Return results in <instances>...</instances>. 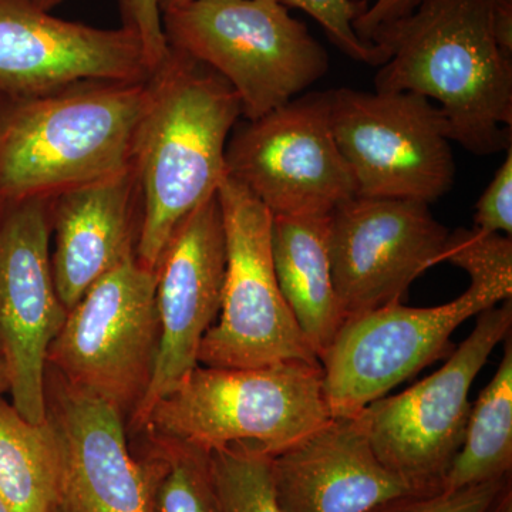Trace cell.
<instances>
[{
	"instance_id": "obj_20",
	"label": "cell",
	"mask_w": 512,
	"mask_h": 512,
	"mask_svg": "<svg viewBox=\"0 0 512 512\" xmlns=\"http://www.w3.org/2000/svg\"><path fill=\"white\" fill-rule=\"evenodd\" d=\"M52 423L26 420L0 397V498L12 512H52L59 478Z\"/></svg>"
},
{
	"instance_id": "obj_33",
	"label": "cell",
	"mask_w": 512,
	"mask_h": 512,
	"mask_svg": "<svg viewBox=\"0 0 512 512\" xmlns=\"http://www.w3.org/2000/svg\"><path fill=\"white\" fill-rule=\"evenodd\" d=\"M33 2H35L36 5H39L40 8L52 10L53 8H56L57 5H62L66 0H33Z\"/></svg>"
},
{
	"instance_id": "obj_14",
	"label": "cell",
	"mask_w": 512,
	"mask_h": 512,
	"mask_svg": "<svg viewBox=\"0 0 512 512\" xmlns=\"http://www.w3.org/2000/svg\"><path fill=\"white\" fill-rule=\"evenodd\" d=\"M225 264L224 221L215 194L178 225L154 269L160 348L127 433L140 434L157 402L198 365L202 339L220 315Z\"/></svg>"
},
{
	"instance_id": "obj_1",
	"label": "cell",
	"mask_w": 512,
	"mask_h": 512,
	"mask_svg": "<svg viewBox=\"0 0 512 512\" xmlns=\"http://www.w3.org/2000/svg\"><path fill=\"white\" fill-rule=\"evenodd\" d=\"M495 0H417L372 43L386 56L376 92L437 101L448 140L477 156L512 147V56L494 32Z\"/></svg>"
},
{
	"instance_id": "obj_10",
	"label": "cell",
	"mask_w": 512,
	"mask_h": 512,
	"mask_svg": "<svg viewBox=\"0 0 512 512\" xmlns=\"http://www.w3.org/2000/svg\"><path fill=\"white\" fill-rule=\"evenodd\" d=\"M227 174L272 215L326 217L356 197L330 127L326 93L291 100L249 120L228 141Z\"/></svg>"
},
{
	"instance_id": "obj_25",
	"label": "cell",
	"mask_w": 512,
	"mask_h": 512,
	"mask_svg": "<svg viewBox=\"0 0 512 512\" xmlns=\"http://www.w3.org/2000/svg\"><path fill=\"white\" fill-rule=\"evenodd\" d=\"M285 6L302 9L326 30L332 42L357 62L382 66L386 56L376 45L357 35L355 20L362 6L352 0H279Z\"/></svg>"
},
{
	"instance_id": "obj_3",
	"label": "cell",
	"mask_w": 512,
	"mask_h": 512,
	"mask_svg": "<svg viewBox=\"0 0 512 512\" xmlns=\"http://www.w3.org/2000/svg\"><path fill=\"white\" fill-rule=\"evenodd\" d=\"M147 82L93 80L0 96V207L56 197L131 168Z\"/></svg>"
},
{
	"instance_id": "obj_15",
	"label": "cell",
	"mask_w": 512,
	"mask_h": 512,
	"mask_svg": "<svg viewBox=\"0 0 512 512\" xmlns=\"http://www.w3.org/2000/svg\"><path fill=\"white\" fill-rule=\"evenodd\" d=\"M151 74L130 30L56 18L33 0H0V96H33L93 80L147 82Z\"/></svg>"
},
{
	"instance_id": "obj_28",
	"label": "cell",
	"mask_w": 512,
	"mask_h": 512,
	"mask_svg": "<svg viewBox=\"0 0 512 512\" xmlns=\"http://www.w3.org/2000/svg\"><path fill=\"white\" fill-rule=\"evenodd\" d=\"M474 227L487 232L512 234V147L497 174L476 205Z\"/></svg>"
},
{
	"instance_id": "obj_19",
	"label": "cell",
	"mask_w": 512,
	"mask_h": 512,
	"mask_svg": "<svg viewBox=\"0 0 512 512\" xmlns=\"http://www.w3.org/2000/svg\"><path fill=\"white\" fill-rule=\"evenodd\" d=\"M328 235L329 215H272L271 251L279 289L318 359L346 320L333 288Z\"/></svg>"
},
{
	"instance_id": "obj_2",
	"label": "cell",
	"mask_w": 512,
	"mask_h": 512,
	"mask_svg": "<svg viewBox=\"0 0 512 512\" xmlns=\"http://www.w3.org/2000/svg\"><path fill=\"white\" fill-rule=\"evenodd\" d=\"M241 101L210 67L171 49L148 79L131 170L140 195L136 258L154 271L175 229L227 177Z\"/></svg>"
},
{
	"instance_id": "obj_27",
	"label": "cell",
	"mask_w": 512,
	"mask_h": 512,
	"mask_svg": "<svg viewBox=\"0 0 512 512\" xmlns=\"http://www.w3.org/2000/svg\"><path fill=\"white\" fill-rule=\"evenodd\" d=\"M121 13V28L130 30L143 45L151 70L164 62L170 46L165 37L163 15L158 0H117Z\"/></svg>"
},
{
	"instance_id": "obj_5",
	"label": "cell",
	"mask_w": 512,
	"mask_h": 512,
	"mask_svg": "<svg viewBox=\"0 0 512 512\" xmlns=\"http://www.w3.org/2000/svg\"><path fill=\"white\" fill-rule=\"evenodd\" d=\"M168 46L234 89L242 116L284 106L328 72V53L279 0H192L163 12Z\"/></svg>"
},
{
	"instance_id": "obj_9",
	"label": "cell",
	"mask_w": 512,
	"mask_h": 512,
	"mask_svg": "<svg viewBox=\"0 0 512 512\" xmlns=\"http://www.w3.org/2000/svg\"><path fill=\"white\" fill-rule=\"evenodd\" d=\"M330 127L355 180L356 197L431 202L456 174L447 124L420 94L326 92Z\"/></svg>"
},
{
	"instance_id": "obj_30",
	"label": "cell",
	"mask_w": 512,
	"mask_h": 512,
	"mask_svg": "<svg viewBox=\"0 0 512 512\" xmlns=\"http://www.w3.org/2000/svg\"><path fill=\"white\" fill-rule=\"evenodd\" d=\"M494 32L504 52L512 56V0H495Z\"/></svg>"
},
{
	"instance_id": "obj_22",
	"label": "cell",
	"mask_w": 512,
	"mask_h": 512,
	"mask_svg": "<svg viewBox=\"0 0 512 512\" xmlns=\"http://www.w3.org/2000/svg\"><path fill=\"white\" fill-rule=\"evenodd\" d=\"M136 457L146 476L150 512H220L205 451L146 437Z\"/></svg>"
},
{
	"instance_id": "obj_4",
	"label": "cell",
	"mask_w": 512,
	"mask_h": 512,
	"mask_svg": "<svg viewBox=\"0 0 512 512\" xmlns=\"http://www.w3.org/2000/svg\"><path fill=\"white\" fill-rule=\"evenodd\" d=\"M330 419L320 363L197 365L157 402L140 434L205 453L248 444L275 456Z\"/></svg>"
},
{
	"instance_id": "obj_23",
	"label": "cell",
	"mask_w": 512,
	"mask_h": 512,
	"mask_svg": "<svg viewBox=\"0 0 512 512\" xmlns=\"http://www.w3.org/2000/svg\"><path fill=\"white\" fill-rule=\"evenodd\" d=\"M212 485L220 512H284L272 481V456L248 444L208 453Z\"/></svg>"
},
{
	"instance_id": "obj_32",
	"label": "cell",
	"mask_w": 512,
	"mask_h": 512,
	"mask_svg": "<svg viewBox=\"0 0 512 512\" xmlns=\"http://www.w3.org/2000/svg\"><path fill=\"white\" fill-rule=\"evenodd\" d=\"M190 2H192V0H158V5H160L161 15H163L165 10L178 8V6H183L185 3Z\"/></svg>"
},
{
	"instance_id": "obj_16",
	"label": "cell",
	"mask_w": 512,
	"mask_h": 512,
	"mask_svg": "<svg viewBox=\"0 0 512 512\" xmlns=\"http://www.w3.org/2000/svg\"><path fill=\"white\" fill-rule=\"evenodd\" d=\"M46 417L60 458L52 512H150L146 476L116 407L47 367Z\"/></svg>"
},
{
	"instance_id": "obj_21",
	"label": "cell",
	"mask_w": 512,
	"mask_h": 512,
	"mask_svg": "<svg viewBox=\"0 0 512 512\" xmlns=\"http://www.w3.org/2000/svg\"><path fill=\"white\" fill-rule=\"evenodd\" d=\"M493 379L471 406L463 446L441 490L453 491L511 476L512 468V340Z\"/></svg>"
},
{
	"instance_id": "obj_18",
	"label": "cell",
	"mask_w": 512,
	"mask_h": 512,
	"mask_svg": "<svg viewBox=\"0 0 512 512\" xmlns=\"http://www.w3.org/2000/svg\"><path fill=\"white\" fill-rule=\"evenodd\" d=\"M140 195L133 170L50 198L57 295L67 312L103 276L136 255Z\"/></svg>"
},
{
	"instance_id": "obj_7",
	"label": "cell",
	"mask_w": 512,
	"mask_h": 512,
	"mask_svg": "<svg viewBox=\"0 0 512 512\" xmlns=\"http://www.w3.org/2000/svg\"><path fill=\"white\" fill-rule=\"evenodd\" d=\"M511 299L478 313L476 326L433 375L357 414L384 467L419 493L441 490L466 436L470 389L511 333Z\"/></svg>"
},
{
	"instance_id": "obj_29",
	"label": "cell",
	"mask_w": 512,
	"mask_h": 512,
	"mask_svg": "<svg viewBox=\"0 0 512 512\" xmlns=\"http://www.w3.org/2000/svg\"><path fill=\"white\" fill-rule=\"evenodd\" d=\"M417 0H363L362 9L355 20L357 35L373 45V37L390 23L403 18L416 5Z\"/></svg>"
},
{
	"instance_id": "obj_8",
	"label": "cell",
	"mask_w": 512,
	"mask_h": 512,
	"mask_svg": "<svg viewBox=\"0 0 512 512\" xmlns=\"http://www.w3.org/2000/svg\"><path fill=\"white\" fill-rule=\"evenodd\" d=\"M217 197L227 264L220 319L202 339L198 365L242 369L288 360L319 363L279 289L271 211L228 174Z\"/></svg>"
},
{
	"instance_id": "obj_6",
	"label": "cell",
	"mask_w": 512,
	"mask_h": 512,
	"mask_svg": "<svg viewBox=\"0 0 512 512\" xmlns=\"http://www.w3.org/2000/svg\"><path fill=\"white\" fill-rule=\"evenodd\" d=\"M158 348L156 272L133 255L67 312L47 352V367L116 407L127 424L153 379Z\"/></svg>"
},
{
	"instance_id": "obj_31",
	"label": "cell",
	"mask_w": 512,
	"mask_h": 512,
	"mask_svg": "<svg viewBox=\"0 0 512 512\" xmlns=\"http://www.w3.org/2000/svg\"><path fill=\"white\" fill-rule=\"evenodd\" d=\"M9 389L10 375L8 362H6L5 353H3L2 348H0V397H3L5 393H9Z\"/></svg>"
},
{
	"instance_id": "obj_26",
	"label": "cell",
	"mask_w": 512,
	"mask_h": 512,
	"mask_svg": "<svg viewBox=\"0 0 512 512\" xmlns=\"http://www.w3.org/2000/svg\"><path fill=\"white\" fill-rule=\"evenodd\" d=\"M511 476L460 490L413 493L393 498L369 512H488Z\"/></svg>"
},
{
	"instance_id": "obj_34",
	"label": "cell",
	"mask_w": 512,
	"mask_h": 512,
	"mask_svg": "<svg viewBox=\"0 0 512 512\" xmlns=\"http://www.w3.org/2000/svg\"><path fill=\"white\" fill-rule=\"evenodd\" d=\"M0 512H12L9 510L8 505L5 504V501L0 498Z\"/></svg>"
},
{
	"instance_id": "obj_12",
	"label": "cell",
	"mask_w": 512,
	"mask_h": 512,
	"mask_svg": "<svg viewBox=\"0 0 512 512\" xmlns=\"http://www.w3.org/2000/svg\"><path fill=\"white\" fill-rule=\"evenodd\" d=\"M448 234L426 202L353 197L335 208L330 272L345 319L402 302L414 279L441 264Z\"/></svg>"
},
{
	"instance_id": "obj_24",
	"label": "cell",
	"mask_w": 512,
	"mask_h": 512,
	"mask_svg": "<svg viewBox=\"0 0 512 512\" xmlns=\"http://www.w3.org/2000/svg\"><path fill=\"white\" fill-rule=\"evenodd\" d=\"M441 262L458 266L470 286L491 293L500 302L512 296V238L473 227L448 234Z\"/></svg>"
},
{
	"instance_id": "obj_17",
	"label": "cell",
	"mask_w": 512,
	"mask_h": 512,
	"mask_svg": "<svg viewBox=\"0 0 512 512\" xmlns=\"http://www.w3.org/2000/svg\"><path fill=\"white\" fill-rule=\"evenodd\" d=\"M271 470L284 512H369L419 493L383 466L359 416L332 417L272 456Z\"/></svg>"
},
{
	"instance_id": "obj_13",
	"label": "cell",
	"mask_w": 512,
	"mask_h": 512,
	"mask_svg": "<svg viewBox=\"0 0 512 512\" xmlns=\"http://www.w3.org/2000/svg\"><path fill=\"white\" fill-rule=\"evenodd\" d=\"M50 200L0 207V348L12 404L32 423L46 421L47 352L66 320L50 259Z\"/></svg>"
},
{
	"instance_id": "obj_11",
	"label": "cell",
	"mask_w": 512,
	"mask_h": 512,
	"mask_svg": "<svg viewBox=\"0 0 512 512\" xmlns=\"http://www.w3.org/2000/svg\"><path fill=\"white\" fill-rule=\"evenodd\" d=\"M501 303L468 286L454 301L433 308L392 303L343 323L319 357L330 416L356 417L424 367L453 352L451 336L467 319Z\"/></svg>"
}]
</instances>
